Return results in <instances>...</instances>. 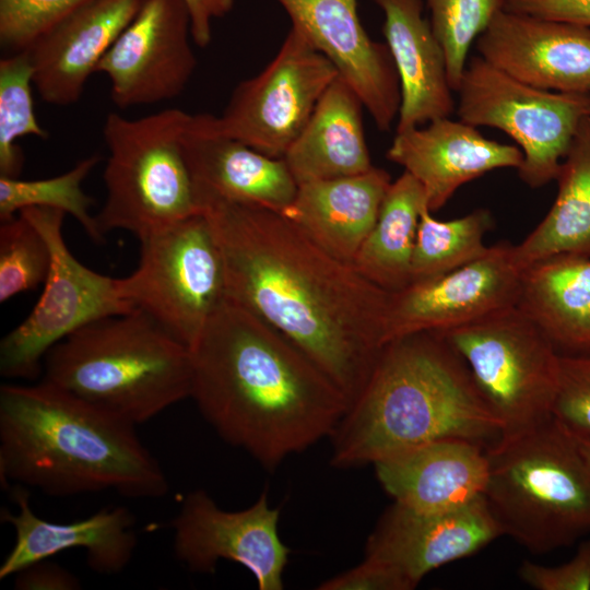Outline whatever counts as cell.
Instances as JSON below:
<instances>
[{
  "mask_svg": "<svg viewBox=\"0 0 590 590\" xmlns=\"http://www.w3.org/2000/svg\"><path fill=\"white\" fill-rule=\"evenodd\" d=\"M382 10V33L398 72L401 104L397 131L450 117L455 110L445 54L423 0H374Z\"/></svg>",
  "mask_w": 590,
  "mask_h": 590,
  "instance_id": "23",
  "label": "cell"
},
{
  "mask_svg": "<svg viewBox=\"0 0 590 590\" xmlns=\"http://www.w3.org/2000/svg\"><path fill=\"white\" fill-rule=\"evenodd\" d=\"M522 270L514 245L500 241L448 273L410 283L390 293L386 343L417 332H444L518 303Z\"/></svg>",
  "mask_w": 590,
  "mask_h": 590,
  "instance_id": "15",
  "label": "cell"
},
{
  "mask_svg": "<svg viewBox=\"0 0 590 590\" xmlns=\"http://www.w3.org/2000/svg\"><path fill=\"white\" fill-rule=\"evenodd\" d=\"M439 333L465 363L500 424V437L553 417L559 354L517 305Z\"/></svg>",
  "mask_w": 590,
  "mask_h": 590,
  "instance_id": "8",
  "label": "cell"
},
{
  "mask_svg": "<svg viewBox=\"0 0 590 590\" xmlns=\"http://www.w3.org/2000/svg\"><path fill=\"white\" fill-rule=\"evenodd\" d=\"M519 576L538 590L590 589V540L581 541L573 558L557 566L523 562Z\"/></svg>",
  "mask_w": 590,
  "mask_h": 590,
  "instance_id": "37",
  "label": "cell"
},
{
  "mask_svg": "<svg viewBox=\"0 0 590 590\" xmlns=\"http://www.w3.org/2000/svg\"><path fill=\"white\" fill-rule=\"evenodd\" d=\"M120 296L189 350L227 298L222 255L203 213L141 239Z\"/></svg>",
  "mask_w": 590,
  "mask_h": 590,
  "instance_id": "9",
  "label": "cell"
},
{
  "mask_svg": "<svg viewBox=\"0 0 590 590\" xmlns=\"http://www.w3.org/2000/svg\"><path fill=\"white\" fill-rule=\"evenodd\" d=\"M502 427L460 355L439 332L387 342L333 434L335 468L374 464L448 438L485 448Z\"/></svg>",
  "mask_w": 590,
  "mask_h": 590,
  "instance_id": "4",
  "label": "cell"
},
{
  "mask_svg": "<svg viewBox=\"0 0 590 590\" xmlns=\"http://www.w3.org/2000/svg\"><path fill=\"white\" fill-rule=\"evenodd\" d=\"M423 1L429 10L433 32L445 54L450 86L457 92L472 43L505 9L506 0Z\"/></svg>",
  "mask_w": 590,
  "mask_h": 590,
  "instance_id": "33",
  "label": "cell"
},
{
  "mask_svg": "<svg viewBox=\"0 0 590 590\" xmlns=\"http://www.w3.org/2000/svg\"><path fill=\"white\" fill-rule=\"evenodd\" d=\"M19 213L46 238L51 267L33 310L1 340L0 374L34 380L58 342L95 320L133 309L120 296L117 279L91 270L71 253L62 236L64 212L33 206Z\"/></svg>",
  "mask_w": 590,
  "mask_h": 590,
  "instance_id": "12",
  "label": "cell"
},
{
  "mask_svg": "<svg viewBox=\"0 0 590 590\" xmlns=\"http://www.w3.org/2000/svg\"><path fill=\"white\" fill-rule=\"evenodd\" d=\"M504 10L590 27V0H506Z\"/></svg>",
  "mask_w": 590,
  "mask_h": 590,
  "instance_id": "39",
  "label": "cell"
},
{
  "mask_svg": "<svg viewBox=\"0 0 590 590\" xmlns=\"http://www.w3.org/2000/svg\"><path fill=\"white\" fill-rule=\"evenodd\" d=\"M503 535L484 497L447 511H420L393 502L367 539L365 557L414 588L432 570L468 557Z\"/></svg>",
  "mask_w": 590,
  "mask_h": 590,
  "instance_id": "17",
  "label": "cell"
},
{
  "mask_svg": "<svg viewBox=\"0 0 590 590\" xmlns=\"http://www.w3.org/2000/svg\"><path fill=\"white\" fill-rule=\"evenodd\" d=\"M363 107L355 92L338 75L282 157L297 185L354 176L374 167L365 139Z\"/></svg>",
  "mask_w": 590,
  "mask_h": 590,
  "instance_id": "26",
  "label": "cell"
},
{
  "mask_svg": "<svg viewBox=\"0 0 590 590\" xmlns=\"http://www.w3.org/2000/svg\"><path fill=\"white\" fill-rule=\"evenodd\" d=\"M16 512L1 510V521L15 533L14 545L0 566V579L68 550H83L95 573L117 575L134 554L138 536L134 515L125 506H107L73 522H51L31 507L27 487L12 486Z\"/></svg>",
  "mask_w": 590,
  "mask_h": 590,
  "instance_id": "19",
  "label": "cell"
},
{
  "mask_svg": "<svg viewBox=\"0 0 590 590\" xmlns=\"http://www.w3.org/2000/svg\"><path fill=\"white\" fill-rule=\"evenodd\" d=\"M191 20V36L196 45L206 47L212 38L211 23L226 15L235 0H184Z\"/></svg>",
  "mask_w": 590,
  "mask_h": 590,
  "instance_id": "41",
  "label": "cell"
},
{
  "mask_svg": "<svg viewBox=\"0 0 590 590\" xmlns=\"http://www.w3.org/2000/svg\"><path fill=\"white\" fill-rule=\"evenodd\" d=\"M191 396L229 445L267 470L331 437L349 409L293 342L226 298L190 349Z\"/></svg>",
  "mask_w": 590,
  "mask_h": 590,
  "instance_id": "2",
  "label": "cell"
},
{
  "mask_svg": "<svg viewBox=\"0 0 590 590\" xmlns=\"http://www.w3.org/2000/svg\"><path fill=\"white\" fill-rule=\"evenodd\" d=\"M376 476L393 502L420 511H447L482 497L488 475L486 448L448 438L374 463Z\"/></svg>",
  "mask_w": 590,
  "mask_h": 590,
  "instance_id": "22",
  "label": "cell"
},
{
  "mask_svg": "<svg viewBox=\"0 0 590 590\" xmlns=\"http://www.w3.org/2000/svg\"><path fill=\"white\" fill-rule=\"evenodd\" d=\"M552 416L574 437L590 441V355H559Z\"/></svg>",
  "mask_w": 590,
  "mask_h": 590,
  "instance_id": "36",
  "label": "cell"
},
{
  "mask_svg": "<svg viewBox=\"0 0 590 590\" xmlns=\"http://www.w3.org/2000/svg\"><path fill=\"white\" fill-rule=\"evenodd\" d=\"M391 182L385 169L374 166L354 176L299 184L282 214L327 252L353 264Z\"/></svg>",
  "mask_w": 590,
  "mask_h": 590,
  "instance_id": "25",
  "label": "cell"
},
{
  "mask_svg": "<svg viewBox=\"0 0 590 590\" xmlns=\"http://www.w3.org/2000/svg\"><path fill=\"white\" fill-rule=\"evenodd\" d=\"M306 40L323 55L361 99L377 128L398 117L401 90L386 43L373 40L358 16V0H276Z\"/></svg>",
  "mask_w": 590,
  "mask_h": 590,
  "instance_id": "16",
  "label": "cell"
},
{
  "mask_svg": "<svg viewBox=\"0 0 590 590\" xmlns=\"http://www.w3.org/2000/svg\"><path fill=\"white\" fill-rule=\"evenodd\" d=\"M486 505L502 534L543 554L590 534V462L555 418L486 448Z\"/></svg>",
  "mask_w": 590,
  "mask_h": 590,
  "instance_id": "6",
  "label": "cell"
},
{
  "mask_svg": "<svg viewBox=\"0 0 590 590\" xmlns=\"http://www.w3.org/2000/svg\"><path fill=\"white\" fill-rule=\"evenodd\" d=\"M98 163L93 155L81 160L70 170L46 178L24 180L0 176V220L15 216L26 208H49L73 216L96 243L104 241L96 216L90 213L93 199L82 184Z\"/></svg>",
  "mask_w": 590,
  "mask_h": 590,
  "instance_id": "31",
  "label": "cell"
},
{
  "mask_svg": "<svg viewBox=\"0 0 590 590\" xmlns=\"http://www.w3.org/2000/svg\"><path fill=\"white\" fill-rule=\"evenodd\" d=\"M279 519L266 491L250 507L227 511L194 489L170 521L174 553L191 571L212 574L220 560H229L247 568L260 590H281L291 551L279 535Z\"/></svg>",
  "mask_w": 590,
  "mask_h": 590,
  "instance_id": "13",
  "label": "cell"
},
{
  "mask_svg": "<svg viewBox=\"0 0 590 590\" xmlns=\"http://www.w3.org/2000/svg\"><path fill=\"white\" fill-rule=\"evenodd\" d=\"M575 439L577 440L581 452L587 458V460L590 462V441L579 439V438H576V437H575Z\"/></svg>",
  "mask_w": 590,
  "mask_h": 590,
  "instance_id": "42",
  "label": "cell"
},
{
  "mask_svg": "<svg viewBox=\"0 0 590 590\" xmlns=\"http://www.w3.org/2000/svg\"><path fill=\"white\" fill-rule=\"evenodd\" d=\"M15 588L20 590H74L79 579L68 569L48 559L37 562L19 571Z\"/></svg>",
  "mask_w": 590,
  "mask_h": 590,
  "instance_id": "40",
  "label": "cell"
},
{
  "mask_svg": "<svg viewBox=\"0 0 590 590\" xmlns=\"http://www.w3.org/2000/svg\"><path fill=\"white\" fill-rule=\"evenodd\" d=\"M487 209H476L451 221H439L424 206L412 258V282L435 278L482 257L484 235L492 227Z\"/></svg>",
  "mask_w": 590,
  "mask_h": 590,
  "instance_id": "30",
  "label": "cell"
},
{
  "mask_svg": "<svg viewBox=\"0 0 590 590\" xmlns=\"http://www.w3.org/2000/svg\"><path fill=\"white\" fill-rule=\"evenodd\" d=\"M91 0H0V42L26 50L61 19Z\"/></svg>",
  "mask_w": 590,
  "mask_h": 590,
  "instance_id": "35",
  "label": "cell"
},
{
  "mask_svg": "<svg viewBox=\"0 0 590 590\" xmlns=\"http://www.w3.org/2000/svg\"><path fill=\"white\" fill-rule=\"evenodd\" d=\"M190 116L167 108L134 119L106 117V199L95 215L104 235L122 229L141 239L202 213L182 150Z\"/></svg>",
  "mask_w": 590,
  "mask_h": 590,
  "instance_id": "7",
  "label": "cell"
},
{
  "mask_svg": "<svg viewBox=\"0 0 590 590\" xmlns=\"http://www.w3.org/2000/svg\"><path fill=\"white\" fill-rule=\"evenodd\" d=\"M51 267L50 247L22 213L0 225V302L45 283Z\"/></svg>",
  "mask_w": 590,
  "mask_h": 590,
  "instance_id": "34",
  "label": "cell"
},
{
  "mask_svg": "<svg viewBox=\"0 0 590 590\" xmlns=\"http://www.w3.org/2000/svg\"><path fill=\"white\" fill-rule=\"evenodd\" d=\"M132 425L42 380L0 387V481L50 496L115 491L158 498V461Z\"/></svg>",
  "mask_w": 590,
  "mask_h": 590,
  "instance_id": "3",
  "label": "cell"
},
{
  "mask_svg": "<svg viewBox=\"0 0 590 590\" xmlns=\"http://www.w3.org/2000/svg\"><path fill=\"white\" fill-rule=\"evenodd\" d=\"M132 425L190 398V350L141 311L95 320L54 345L43 379Z\"/></svg>",
  "mask_w": 590,
  "mask_h": 590,
  "instance_id": "5",
  "label": "cell"
},
{
  "mask_svg": "<svg viewBox=\"0 0 590 590\" xmlns=\"http://www.w3.org/2000/svg\"><path fill=\"white\" fill-rule=\"evenodd\" d=\"M459 120L507 133L522 151L523 182L540 188L555 180L578 126L590 113V94L528 85L480 56L464 69L458 91Z\"/></svg>",
  "mask_w": 590,
  "mask_h": 590,
  "instance_id": "10",
  "label": "cell"
},
{
  "mask_svg": "<svg viewBox=\"0 0 590 590\" xmlns=\"http://www.w3.org/2000/svg\"><path fill=\"white\" fill-rule=\"evenodd\" d=\"M199 201L222 255L227 298L293 342L351 404L386 344L390 293L282 213L211 197Z\"/></svg>",
  "mask_w": 590,
  "mask_h": 590,
  "instance_id": "1",
  "label": "cell"
},
{
  "mask_svg": "<svg viewBox=\"0 0 590 590\" xmlns=\"http://www.w3.org/2000/svg\"><path fill=\"white\" fill-rule=\"evenodd\" d=\"M589 115H590V113H589Z\"/></svg>",
  "mask_w": 590,
  "mask_h": 590,
  "instance_id": "43",
  "label": "cell"
},
{
  "mask_svg": "<svg viewBox=\"0 0 590 590\" xmlns=\"http://www.w3.org/2000/svg\"><path fill=\"white\" fill-rule=\"evenodd\" d=\"M182 150L198 199L211 197L284 213L295 198L298 185L283 158L231 138L197 131L190 119Z\"/></svg>",
  "mask_w": 590,
  "mask_h": 590,
  "instance_id": "24",
  "label": "cell"
},
{
  "mask_svg": "<svg viewBox=\"0 0 590 590\" xmlns=\"http://www.w3.org/2000/svg\"><path fill=\"white\" fill-rule=\"evenodd\" d=\"M475 46L485 61L528 85L590 94V27L503 10Z\"/></svg>",
  "mask_w": 590,
  "mask_h": 590,
  "instance_id": "18",
  "label": "cell"
},
{
  "mask_svg": "<svg viewBox=\"0 0 590 590\" xmlns=\"http://www.w3.org/2000/svg\"><path fill=\"white\" fill-rule=\"evenodd\" d=\"M320 590H411L414 587L387 565L365 557L355 567L345 570L318 587Z\"/></svg>",
  "mask_w": 590,
  "mask_h": 590,
  "instance_id": "38",
  "label": "cell"
},
{
  "mask_svg": "<svg viewBox=\"0 0 590 590\" xmlns=\"http://www.w3.org/2000/svg\"><path fill=\"white\" fill-rule=\"evenodd\" d=\"M386 156L422 185L430 212L465 182L494 169H518L523 160L517 145L487 139L476 127L449 117L397 131Z\"/></svg>",
  "mask_w": 590,
  "mask_h": 590,
  "instance_id": "20",
  "label": "cell"
},
{
  "mask_svg": "<svg viewBox=\"0 0 590 590\" xmlns=\"http://www.w3.org/2000/svg\"><path fill=\"white\" fill-rule=\"evenodd\" d=\"M424 206L422 185L403 172L386 193L377 221L353 261L355 270L388 293L406 287L412 281V258Z\"/></svg>",
  "mask_w": 590,
  "mask_h": 590,
  "instance_id": "29",
  "label": "cell"
},
{
  "mask_svg": "<svg viewBox=\"0 0 590 590\" xmlns=\"http://www.w3.org/2000/svg\"><path fill=\"white\" fill-rule=\"evenodd\" d=\"M191 20L184 0H141V5L99 62L120 108L177 97L197 58L190 46Z\"/></svg>",
  "mask_w": 590,
  "mask_h": 590,
  "instance_id": "14",
  "label": "cell"
},
{
  "mask_svg": "<svg viewBox=\"0 0 590 590\" xmlns=\"http://www.w3.org/2000/svg\"><path fill=\"white\" fill-rule=\"evenodd\" d=\"M338 75L334 66L291 27L273 59L234 88L220 116L191 115L190 126L282 158Z\"/></svg>",
  "mask_w": 590,
  "mask_h": 590,
  "instance_id": "11",
  "label": "cell"
},
{
  "mask_svg": "<svg viewBox=\"0 0 590 590\" xmlns=\"http://www.w3.org/2000/svg\"><path fill=\"white\" fill-rule=\"evenodd\" d=\"M140 5L141 0H91L40 35L26 51L42 99L58 106L76 103Z\"/></svg>",
  "mask_w": 590,
  "mask_h": 590,
  "instance_id": "21",
  "label": "cell"
},
{
  "mask_svg": "<svg viewBox=\"0 0 590 590\" xmlns=\"http://www.w3.org/2000/svg\"><path fill=\"white\" fill-rule=\"evenodd\" d=\"M33 67L26 50L0 60V176L19 178L23 152L17 141L25 137L46 139L37 121L32 95Z\"/></svg>",
  "mask_w": 590,
  "mask_h": 590,
  "instance_id": "32",
  "label": "cell"
},
{
  "mask_svg": "<svg viewBox=\"0 0 590 590\" xmlns=\"http://www.w3.org/2000/svg\"><path fill=\"white\" fill-rule=\"evenodd\" d=\"M517 306L560 356L590 355V258L564 253L532 263Z\"/></svg>",
  "mask_w": 590,
  "mask_h": 590,
  "instance_id": "27",
  "label": "cell"
},
{
  "mask_svg": "<svg viewBox=\"0 0 590 590\" xmlns=\"http://www.w3.org/2000/svg\"><path fill=\"white\" fill-rule=\"evenodd\" d=\"M555 180L558 191L548 213L514 245V257L522 271L556 255L590 258V115L580 121Z\"/></svg>",
  "mask_w": 590,
  "mask_h": 590,
  "instance_id": "28",
  "label": "cell"
}]
</instances>
